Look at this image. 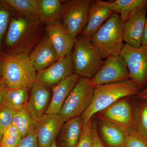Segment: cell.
Here are the masks:
<instances>
[{
    "label": "cell",
    "mask_w": 147,
    "mask_h": 147,
    "mask_svg": "<svg viewBox=\"0 0 147 147\" xmlns=\"http://www.w3.org/2000/svg\"><path fill=\"white\" fill-rule=\"evenodd\" d=\"M123 147H147V138L135 129H130L125 133Z\"/></svg>",
    "instance_id": "cell-29"
},
{
    "label": "cell",
    "mask_w": 147,
    "mask_h": 147,
    "mask_svg": "<svg viewBox=\"0 0 147 147\" xmlns=\"http://www.w3.org/2000/svg\"><path fill=\"white\" fill-rule=\"evenodd\" d=\"M52 89L34 82L30 88L27 108L32 118L36 122L46 114L52 98Z\"/></svg>",
    "instance_id": "cell-15"
},
{
    "label": "cell",
    "mask_w": 147,
    "mask_h": 147,
    "mask_svg": "<svg viewBox=\"0 0 147 147\" xmlns=\"http://www.w3.org/2000/svg\"><path fill=\"white\" fill-rule=\"evenodd\" d=\"M147 5L143 7L122 24L123 40L131 47H141L146 19Z\"/></svg>",
    "instance_id": "cell-14"
},
{
    "label": "cell",
    "mask_w": 147,
    "mask_h": 147,
    "mask_svg": "<svg viewBox=\"0 0 147 147\" xmlns=\"http://www.w3.org/2000/svg\"><path fill=\"white\" fill-rule=\"evenodd\" d=\"M107 2L114 12L119 15L122 23L147 5V0H115Z\"/></svg>",
    "instance_id": "cell-22"
},
{
    "label": "cell",
    "mask_w": 147,
    "mask_h": 147,
    "mask_svg": "<svg viewBox=\"0 0 147 147\" xmlns=\"http://www.w3.org/2000/svg\"><path fill=\"white\" fill-rule=\"evenodd\" d=\"M74 73L71 54L57 60L44 70L37 72L36 83L52 89Z\"/></svg>",
    "instance_id": "cell-11"
},
{
    "label": "cell",
    "mask_w": 147,
    "mask_h": 147,
    "mask_svg": "<svg viewBox=\"0 0 147 147\" xmlns=\"http://www.w3.org/2000/svg\"><path fill=\"white\" fill-rule=\"evenodd\" d=\"M65 122L60 114H45L36 122L35 127L40 147H49Z\"/></svg>",
    "instance_id": "cell-12"
},
{
    "label": "cell",
    "mask_w": 147,
    "mask_h": 147,
    "mask_svg": "<svg viewBox=\"0 0 147 147\" xmlns=\"http://www.w3.org/2000/svg\"><path fill=\"white\" fill-rule=\"evenodd\" d=\"M7 89L5 84H4L1 79H0V108L3 105L5 95Z\"/></svg>",
    "instance_id": "cell-34"
},
{
    "label": "cell",
    "mask_w": 147,
    "mask_h": 147,
    "mask_svg": "<svg viewBox=\"0 0 147 147\" xmlns=\"http://www.w3.org/2000/svg\"><path fill=\"white\" fill-rule=\"evenodd\" d=\"M44 32L53 43L58 59L71 54L76 38L70 34L61 21L46 25Z\"/></svg>",
    "instance_id": "cell-13"
},
{
    "label": "cell",
    "mask_w": 147,
    "mask_h": 147,
    "mask_svg": "<svg viewBox=\"0 0 147 147\" xmlns=\"http://www.w3.org/2000/svg\"><path fill=\"white\" fill-rule=\"evenodd\" d=\"M4 1L16 13L40 21L38 14V0Z\"/></svg>",
    "instance_id": "cell-24"
},
{
    "label": "cell",
    "mask_w": 147,
    "mask_h": 147,
    "mask_svg": "<svg viewBox=\"0 0 147 147\" xmlns=\"http://www.w3.org/2000/svg\"><path fill=\"white\" fill-rule=\"evenodd\" d=\"M129 73L125 61L120 55L105 59L102 68L90 82L94 86L129 80Z\"/></svg>",
    "instance_id": "cell-10"
},
{
    "label": "cell",
    "mask_w": 147,
    "mask_h": 147,
    "mask_svg": "<svg viewBox=\"0 0 147 147\" xmlns=\"http://www.w3.org/2000/svg\"><path fill=\"white\" fill-rule=\"evenodd\" d=\"M43 24L40 21L15 13L5 36L2 53L29 56L45 33Z\"/></svg>",
    "instance_id": "cell-1"
},
{
    "label": "cell",
    "mask_w": 147,
    "mask_h": 147,
    "mask_svg": "<svg viewBox=\"0 0 147 147\" xmlns=\"http://www.w3.org/2000/svg\"><path fill=\"white\" fill-rule=\"evenodd\" d=\"M141 45H147V17L146 19L144 34H143L142 40H141Z\"/></svg>",
    "instance_id": "cell-36"
},
{
    "label": "cell",
    "mask_w": 147,
    "mask_h": 147,
    "mask_svg": "<svg viewBox=\"0 0 147 147\" xmlns=\"http://www.w3.org/2000/svg\"><path fill=\"white\" fill-rule=\"evenodd\" d=\"M94 86L90 79L81 77L64 103L60 115L65 121L80 117L92 101Z\"/></svg>",
    "instance_id": "cell-6"
},
{
    "label": "cell",
    "mask_w": 147,
    "mask_h": 147,
    "mask_svg": "<svg viewBox=\"0 0 147 147\" xmlns=\"http://www.w3.org/2000/svg\"><path fill=\"white\" fill-rule=\"evenodd\" d=\"M98 129L108 147H123L125 133L117 125L103 120L98 119Z\"/></svg>",
    "instance_id": "cell-20"
},
{
    "label": "cell",
    "mask_w": 147,
    "mask_h": 147,
    "mask_svg": "<svg viewBox=\"0 0 147 147\" xmlns=\"http://www.w3.org/2000/svg\"><path fill=\"white\" fill-rule=\"evenodd\" d=\"M92 119L84 125L82 135L76 147H92Z\"/></svg>",
    "instance_id": "cell-31"
},
{
    "label": "cell",
    "mask_w": 147,
    "mask_h": 147,
    "mask_svg": "<svg viewBox=\"0 0 147 147\" xmlns=\"http://www.w3.org/2000/svg\"><path fill=\"white\" fill-rule=\"evenodd\" d=\"M15 112L11 108L4 105L0 108V130L2 135L6 128L13 125Z\"/></svg>",
    "instance_id": "cell-30"
},
{
    "label": "cell",
    "mask_w": 147,
    "mask_h": 147,
    "mask_svg": "<svg viewBox=\"0 0 147 147\" xmlns=\"http://www.w3.org/2000/svg\"><path fill=\"white\" fill-rule=\"evenodd\" d=\"M80 78L74 73L52 88V98L46 114H60L64 103Z\"/></svg>",
    "instance_id": "cell-18"
},
{
    "label": "cell",
    "mask_w": 147,
    "mask_h": 147,
    "mask_svg": "<svg viewBox=\"0 0 147 147\" xmlns=\"http://www.w3.org/2000/svg\"><path fill=\"white\" fill-rule=\"evenodd\" d=\"M98 119L107 121L126 132L135 129L133 107L127 97L124 98L96 114Z\"/></svg>",
    "instance_id": "cell-9"
},
{
    "label": "cell",
    "mask_w": 147,
    "mask_h": 147,
    "mask_svg": "<svg viewBox=\"0 0 147 147\" xmlns=\"http://www.w3.org/2000/svg\"><path fill=\"white\" fill-rule=\"evenodd\" d=\"M36 74L28 56L0 55V77L8 88H30L35 82Z\"/></svg>",
    "instance_id": "cell-2"
},
{
    "label": "cell",
    "mask_w": 147,
    "mask_h": 147,
    "mask_svg": "<svg viewBox=\"0 0 147 147\" xmlns=\"http://www.w3.org/2000/svg\"><path fill=\"white\" fill-rule=\"evenodd\" d=\"M84 124L81 116L66 121L57 136V147H76L82 135Z\"/></svg>",
    "instance_id": "cell-19"
},
{
    "label": "cell",
    "mask_w": 147,
    "mask_h": 147,
    "mask_svg": "<svg viewBox=\"0 0 147 147\" xmlns=\"http://www.w3.org/2000/svg\"><path fill=\"white\" fill-rule=\"evenodd\" d=\"M2 137V134L1 130H0V143H1V140Z\"/></svg>",
    "instance_id": "cell-38"
},
{
    "label": "cell",
    "mask_w": 147,
    "mask_h": 147,
    "mask_svg": "<svg viewBox=\"0 0 147 147\" xmlns=\"http://www.w3.org/2000/svg\"><path fill=\"white\" fill-rule=\"evenodd\" d=\"M22 138V134L12 125L4 131L0 143V147H17Z\"/></svg>",
    "instance_id": "cell-28"
},
{
    "label": "cell",
    "mask_w": 147,
    "mask_h": 147,
    "mask_svg": "<svg viewBox=\"0 0 147 147\" xmlns=\"http://www.w3.org/2000/svg\"><path fill=\"white\" fill-rule=\"evenodd\" d=\"M91 0L64 1L61 21L76 38L86 26Z\"/></svg>",
    "instance_id": "cell-7"
},
{
    "label": "cell",
    "mask_w": 147,
    "mask_h": 147,
    "mask_svg": "<svg viewBox=\"0 0 147 147\" xmlns=\"http://www.w3.org/2000/svg\"><path fill=\"white\" fill-rule=\"evenodd\" d=\"M17 147H40L35 129L32 130L26 137H23Z\"/></svg>",
    "instance_id": "cell-32"
},
{
    "label": "cell",
    "mask_w": 147,
    "mask_h": 147,
    "mask_svg": "<svg viewBox=\"0 0 147 147\" xmlns=\"http://www.w3.org/2000/svg\"><path fill=\"white\" fill-rule=\"evenodd\" d=\"M16 13L4 0H0V55L2 53L3 42L9 25Z\"/></svg>",
    "instance_id": "cell-27"
},
{
    "label": "cell",
    "mask_w": 147,
    "mask_h": 147,
    "mask_svg": "<svg viewBox=\"0 0 147 147\" xmlns=\"http://www.w3.org/2000/svg\"><path fill=\"white\" fill-rule=\"evenodd\" d=\"M28 57L37 72L49 67L58 59L57 54L53 43L45 33Z\"/></svg>",
    "instance_id": "cell-16"
},
{
    "label": "cell",
    "mask_w": 147,
    "mask_h": 147,
    "mask_svg": "<svg viewBox=\"0 0 147 147\" xmlns=\"http://www.w3.org/2000/svg\"><path fill=\"white\" fill-rule=\"evenodd\" d=\"M122 24L119 15L114 12L90 38L92 45L102 59L120 55L124 44Z\"/></svg>",
    "instance_id": "cell-4"
},
{
    "label": "cell",
    "mask_w": 147,
    "mask_h": 147,
    "mask_svg": "<svg viewBox=\"0 0 147 147\" xmlns=\"http://www.w3.org/2000/svg\"><path fill=\"white\" fill-rule=\"evenodd\" d=\"M36 123L29 113L27 107L15 111L13 125L21 133L23 137H26L32 130L35 129Z\"/></svg>",
    "instance_id": "cell-25"
},
{
    "label": "cell",
    "mask_w": 147,
    "mask_h": 147,
    "mask_svg": "<svg viewBox=\"0 0 147 147\" xmlns=\"http://www.w3.org/2000/svg\"><path fill=\"white\" fill-rule=\"evenodd\" d=\"M30 88L12 89L7 88L3 105L16 111L27 107L30 96Z\"/></svg>",
    "instance_id": "cell-23"
},
{
    "label": "cell",
    "mask_w": 147,
    "mask_h": 147,
    "mask_svg": "<svg viewBox=\"0 0 147 147\" xmlns=\"http://www.w3.org/2000/svg\"><path fill=\"white\" fill-rule=\"evenodd\" d=\"M40 20L46 25L61 21L64 1L38 0Z\"/></svg>",
    "instance_id": "cell-21"
},
{
    "label": "cell",
    "mask_w": 147,
    "mask_h": 147,
    "mask_svg": "<svg viewBox=\"0 0 147 147\" xmlns=\"http://www.w3.org/2000/svg\"><path fill=\"white\" fill-rule=\"evenodd\" d=\"M71 55L74 73L80 78L91 79L105 63V60L92 45L90 38L82 34L75 39Z\"/></svg>",
    "instance_id": "cell-5"
},
{
    "label": "cell",
    "mask_w": 147,
    "mask_h": 147,
    "mask_svg": "<svg viewBox=\"0 0 147 147\" xmlns=\"http://www.w3.org/2000/svg\"><path fill=\"white\" fill-rule=\"evenodd\" d=\"M138 100H145L147 101V86L144 89L140 91L136 95Z\"/></svg>",
    "instance_id": "cell-35"
},
{
    "label": "cell",
    "mask_w": 147,
    "mask_h": 147,
    "mask_svg": "<svg viewBox=\"0 0 147 147\" xmlns=\"http://www.w3.org/2000/svg\"><path fill=\"white\" fill-rule=\"evenodd\" d=\"M0 79H1V77H0Z\"/></svg>",
    "instance_id": "cell-39"
},
{
    "label": "cell",
    "mask_w": 147,
    "mask_h": 147,
    "mask_svg": "<svg viewBox=\"0 0 147 147\" xmlns=\"http://www.w3.org/2000/svg\"><path fill=\"white\" fill-rule=\"evenodd\" d=\"M120 55L125 61L129 78L135 82L140 91L147 86V46L139 48L123 44Z\"/></svg>",
    "instance_id": "cell-8"
},
{
    "label": "cell",
    "mask_w": 147,
    "mask_h": 147,
    "mask_svg": "<svg viewBox=\"0 0 147 147\" xmlns=\"http://www.w3.org/2000/svg\"><path fill=\"white\" fill-rule=\"evenodd\" d=\"M114 13L108 2L101 0L92 1L86 26L81 34L90 38Z\"/></svg>",
    "instance_id": "cell-17"
},
{
    "label": "cell",
    "mask_w": 147,
    "mask_h": 147,
    "mask_svg": "<svg viewBox=\"0 0 147 147\" xmlns=\"http://www.w3.org/2000/svg\"><path fill=\"white\" fill-rule=\"evenodd\" d=\"M92 147H105L101 140L98 129L97 123L93 120L92 126Z\"/></svg>",
    "instance_id": "cell-33"
},
{
    "label": "cell",
    "mask_w": 147,
    "mask_h": 147,
    "mask_svg": "<svg viewBox=\"0 0 147 147\" xmlns=\"http://www.w3.org/2000/svg\"><path fill=\"white\" fill-rule=\"evenodd\" d=\"M140 91L137 84L131 79L94 86L92 103L81 116L84 124L95 115L118 100L136 95Z\"/></svg>",
    "instance_id": "cell-3"
},
{
    "label": "cell",
    "mask_w": 147,
    "mask_h": 147,
    "mask_svg": "<svg viewBox=\"0 0 147 147\" xmlns=\"http://www.w3.org/2000/svg\"><path fill=\"white\" fill-rule=\"evenodd\" d=\"M49 147H57L56 144V140L54 141Z\"/></svg>",
    "instance_id": "cell-37"
},
{
    "label": "cell",
    "mask_w": 147,
    "mask_h": 147,
    "mask_svg": "<svg viewBox=\"0 0 147 147\" xmlns=\"http://www.w3.org/2000/svg\"><path fill=\"white\" fill-rule=\"evenodd\" d=\"M139 100L133 108L134 127L147 138V101Z\"/></svg>",
    "instance_id": "cell-26"
}]
</instances>
